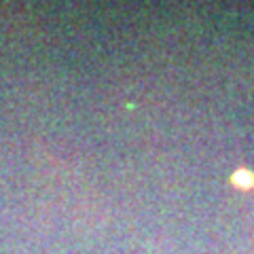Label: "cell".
Returning <instances> with one entry per match:
<instances>
[{
	"mask_svg": "<svg viewBox=\"0 0 254 254\" xmlns=\"http://www.w3.org/2000/svg\"><path fill=\"white\" fill-rule=\"evenodd\" d=\"M233 182L237 187H252L254 185V174H250V172H237L235 176H233Z\"/></svg>",
	"mask_w": 254,
	"mask_h": 254,
	"instance_id": "obj_1",
	"label": "cell"
}]
</instances>
